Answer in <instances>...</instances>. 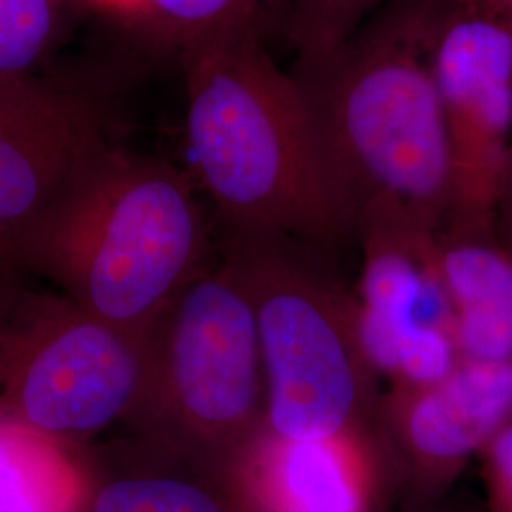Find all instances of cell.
<instances>
[{"instance_id":"ba28073f","label":"cell","mask_w":512,"mask_h":512,"mask_svg":"<svg viewBox=\"0 0 512 512\" xmlns=\"http://www.w3.org/2000/svg\"><path fill=\"white\" fill-rule=\"evenodd\" d=\"M114 148L86 99L35 74L0 80V274L23 275L38 241Z\"/></svg>"},{"instance_id":"6da1fadb","label":"cell","mask_w":512,"mask_h":512,"mask_svg":"<svg viewBox=\"0 0 512 512\" xmlns=\"http://www.w3.org/2000/svg\"><path fill=\"white\" fill-rule=\"evenodd\" d=\"M251 23L181 57L190 177L215 232L277 234L327 255L355 241V219L293 71Z\"/></svg>"},{"instance_id":"52a82bcc","label":"cell","mask_w":512,"mask_h":512,"mask_svg":"<svg viewBox=\"0 0 512 512\" xmlns=\"http://www.w3.org/2000/svg\"><path fill=\"white\" fill-rule=\"evenodd\" d=\"M425 48L450 150L442 234L495 238L512 137V27L471 0H427Z\"/></svg>"},{"instance_id":"7402d4cb","label":"cell","mask_w":512,"mask_h":512,"mask_svg":"<svg viewBox=\"0 0 512 512\" xmlns=\"http://www.w3.org/2000/svg\"><path fill=\"white\" fill-rule=\"evenodd\" d=\"M403 512H456L450 507H446V499L435 503V505H427V507H414V509H403Z\"/></svg>"},{"instance_id":"7a4b0ae2","label":"cell","mask_w":512,"mask_h":512,"mask_svg":"<svg viewBox=\"0 0 512 512\" xmlns=\"http://www.w3.org/2000/svg\"><path fill=\"white\" fill-rule=\"evenodd\" d=\"M427 0H401L338 48L300 59L306 95L357 222L401 215L440 232L450 150L425 48Z\"/></svg>"},{"instance_id":"ac0fdd59","label":"cell","mask_w":512,"mask_h":512,"mask_svg":"<svg viewBox=\"0 0 512 512\" xmlns=\"http://www.w3.org/2000/svg\"><path fill=\"white\" fill-rule=\"evenodd\" d=\"M488 512H512V420L478 456Z\"/></svg>"},{"instance_id":"7c38bea8","label":"cell","mask_w":512,"mask_h":512,"mask_svg":"<svg viewBox=\"0 0 512 512\" xmlns=\"http://www.w3.org/2000/svg\"><path fill=\"white\" fill-rule=\"evenodd\" d=\"M86 512H245L228 478L137 435L88 446Z\"/></svg>"},{"instance_id":"277c9868","label":"cell","mask_w":512,"mask_h":512,"mask_svg":"<svg viewBox=\"0 0 512 512\" xmlns=\"http://www.w3.org/2000/svg\"><path fill=\"white\" fill-rule=\"evenodd\" d=\"M251 300L268 427L287 439L378 429L382 378L366 357L357 300L323 251L277 234H217Z\"/></svg>"},{"instance_id":"9a60e30c","label":"cell","mask_w":512,"mask_h":512,"mask_svg":"<svg viewBox=\"0 0 512 512\" xmlns=\"http://www.w3.org/2000/svg\"><path fill=\"white\" fill-rule=\"evenodd\" d=\"M272 0H143L137 14L164 48L183 54L207 38L264 23Z\"/></svg>"},{"instance_id":"9c48e42d","label":"cell","mask_w":512,"mask_h":512,"mask_svg":"<svg viewBox=\"0 0 512 512\" xmlns=\"http://www.w3.org/2000/svg\"><path fill=\"white\" fill-rule=\"evenodd\" d=\"M437 238L439 232L401 215L370 213L357 222L359 332L370 365L387 384H431L458 366Z\"/></svg>"},{"instance_id":"2e32d148","label":"cell","mask_w":512,"mask_h":512,"mask_svg":"<svg viewBox=\"0 0 512 512\" xmlns=\"http://www.w3.org/2000/svg\"><path fill=\"white\" fill-rule=\"evenodd\" d=\"M65 0H0V80L31 76L52 54Z\"/></svg>"},{"instance_id":"5b68a950","label":"cell","mask_w":512,"mask_h":512,"mask_svg":"<svg viewBox=\"0 0 512 512\" xmlns=\"http://www.w3.org/2000/svg\"><path fill=\"white\" fill-rule=\"evenodd\" d=\"M268 423V387L251 300L222 260L196 277L143 342L129 435L226 476Z\"/></svg>"},{"instance_id":"30bf717a","label":"cell","mask_w":512,"mask_h":512,"mask_svg":"<svg viewBox=\"0 0 512 512\" xmlns=\"http://www.w3.org/2000/svg\"><path fill=\"white\" fill-rule=\"evenodd\" d=\"M512 420V366L459 361L431 384H387L378 435L403 509L444 501Z\"/></svg>"},{"instance_id":"4fadbf2b","label":"cell","mask_w":512,"mask_h":512,"mask_svg":"<svg viewBox=\"0 0 512 512\" xmlns=\"http://www.w3.org/2000/svg\"><path fill=\"white\" fill-rule=\"evenodd\" d=\"M439 264L454 310L459 361L512 366V258L497 239L439 232Z\"/></svg>"},{"instance_id":"e0dca14e","label":"cell","mask_w":512,"mask_h":512,"mask_svg":"<svg viewBox=\"0 0 512 512\" xmlns=\"http://www.w3.org/2000/svg\"><path fill=\"white\" fill-rule=\"evenodd\" d=\"M285 33L296 61L344 44L382 0H281Z\"/></svg>"},{"instance_id":"3957f363","label":"cell","mask_w":512,"mask_h":512,"mask_svg":"<svg viewBox=\"0 0 512 512\" xmlns=\"http://www.w3.org/2000/svg\"><path fill=\"white\" fill-rule=\"evenodd\" d=\"M219 258L217 232L188 173L114 148L29 256L48 279L139 344L173 300Z\"/></svg>"},{"instance_id":"44dd1931","label":"cell","mask_w":512,"mask_h":512,"mask_svg":"<svg viewBox=\"0 0 512 512\" xmlns=\"http://www.w3.org/2000/svg\"><path fill=\"white\" fill-rule=\"evenodd\" d=\"M95 2H101V4H107V6L126 8V10H135V12H137L143 0H95Z\"/></svg>"},{"instance_id":"8fae6325","label":"cell","mask_w":512,"mask_h":512,"mask_svg":"<svg viewBox=\"0 0 512 512\" xmlns=\"http://www.w3.org/2000/svg\"><path fill=\"white\" fill-rule=\"evenodd\" d=\"M226 478L245 512H385L397 497L378 429L294 440L266 425Z\"/></svg>"},{"instance_id":"ffe728a7","label":"cell","mask_w":512,"mask_h":512,"mask_svg":"<svg viewBox=\"0 0 512 512\" xmlns=\"http://www.w3.org/2000/svg\"><path fill=\"white\" fill-rule=\"evenodd\" d=\"M471 2H475L478 8L486 10L488 14L505 21L512 27V0H471Z\"/></svg>"},{"instance_id":"5bb4252c","label":"cell","mask_w":512,"mask_h":512,"mask_svg":"<svg viewBox=\"0 0 512 512\" xmlns=\"http://www.w3.org/2000/svg\"><path fill=\"white\" fill-rule=\"evenodd\" d=\"M88 446L0 414V512H86Z\"/></svg>"},{"instance_id":"8992f818","label":"cell","mask_w":512,"mask_h":512,"mask_svg":"<svg viewBox=\"0 0 512 512\" xmlns=\"http://www.w3.org/2000/svg\"><path fill=\"white\" fill-rule=\"evenodd\" d=\"M23 277L0 274V414L90 446L128 418L143 344Z\"/></svg>"},{"instance_id":"d6986e66","label":"cell","mask_w":512,"mask_h":512,"mask_svg":"<svg viewBox=\"0 0 512 512\" xmlns=\"http://www.w3.org/2000/svg\"><path fill=\"white\" fill-rule=\"evenodd\" d=\"M495 238L501 249L512 258V137L499 184L495 209Z\"/></svg>"}]
</instances>
